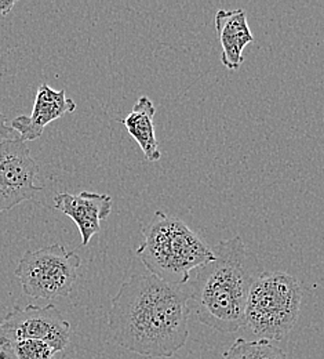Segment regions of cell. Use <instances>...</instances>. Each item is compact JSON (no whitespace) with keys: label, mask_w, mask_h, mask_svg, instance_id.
Wrapping results in <instances>:
<instances>
[{"label":"cell","mask_w":324,"mask_h":359,"mask_svg":"<svg viewBox=\"0 0 324 359\" xmlns=\"http://www.w3.org/2000/svg\"><path fill=\"white\" fill-rule=\"evenodd\" d=\"M189 296L185 286L153 275L123 282L111 303L108 332L112 341L148 358H171L189 337Z\"/></svg>","instance_id":"1"},{"label":"cell","mask_w":324,"mask_h":359,"mask_svg":"<svg viewBox=\"0 0 324 359\" xmlns=\"http://www.w3.org/2000/svg\"><path fill=\"white\" fill-rule=\"evenodd\" d=\"M213 252L214 259L185 285L189 307L203 325L234 333L244 327L250 289L264 271L240 236L221 241Z\"/></svg>","instance_id":"2"},{"label":"cell","mask_w":324,"mask_h":359,"mask_svg":"<svg viewBox=\"0 0 324 359\" xmlns=\"http://www.w3.org/2000/svg\"><path fill=\"white\" fill-rule=\"evenodd\" d=\"M143 242L136 255L150 275L176 286H185L190 272L214 259L213 249L188 225L157 210L142 229Z\"/></svg>","instance_id":"3"},{"label":"cell","mask_w":324,"mask_h":359,"mask_svg":"<svg viewBox=\"0 0 324 359\" xmlns=\"http://www.w3.org/2000/svg\"><path fill=\"white\" fill-rule=\"evenodd\" d=\"M302 287L291 275L262 272L253 283L244 314V327L258 340H283L301 313Z\"/></svg>","instance_id":"4"},{"label":"cell","mask_w":324,"mask_h":359,"mask_svg":"<svg viewBox=\"0 0 324 359\" xmlns=\"http://www.w3.org/2000/svg\"><path fill=\"white\" fill-rule=\"evenodd\" d=\"M80 256L54 243L38 250H28L21 257L15 276L22 292L34 299H59L71 294L80 267Z\"/></svg>","instance_id":"5"},{"label":"cell","mask_w":324,"mask_h":359,"mask_svg":"<svg viewBox=\"0 0 324 359\" xmlns=\"http://www.w3.org/2000/svg\"><path fill=\"white\" fill-rule=\"evenodd\" d=\"M71 333V323L52 304L14 307L0 320V341L39 340L57 353L69 346Z\"/></svg>","instance_id":"6"},{"label":"cell","mask_w":324,"mask_h":359,"mask_svg":"<svg viewBox=\"0 0 324 359\" xmlns=\"http://www.w3.org/2000/svg\"><path fill=\"white\" fill-rule=\"evenodd\" d=\"M39 166L27 141L18 138L0 141V212L32 199L43 191L35 182Z\"/></svg>","instance_id":"7"},{"label":"cell","mask_w":324,"mask_h":359,"mask_svg":"<svg viewBox=\"0 0 324 359\" xmlns=\"http://www.w3.org/2000/svg\"><path fill=\"white\" fill-rule=\"evenodd\" d=\"M54 208L72 219L80 232L82 245L87 246L94 235L101 231V222L111 215L112 198L89 191L78 195L62 192L55 195Z\"/></svg>","instance_id":"8"},{"label":"cell","mask_w":324,"mask_h":359,"mask_svg":"<svg viewBox=\"0 0 324 359\" xmlns=\"http://www.w3.org/2000/svg\"><path fill=\"white\" fill-rule=\"evenodd\" d=\"M75 109L76 102L66 97L65 90H54L47 83H42L36 91L32 115L17 116L11 121V129L20 135L21 140L35 141L42 137L47 125L75 112Z\"/></svg>","instance_id":"9"},{"label":"cell","mask_w":324,"mask_h":359,"mask_svg":"<svg viewBox=\"0 0 324 359\" xmlns=\"http://www.w3.org/2000/svg\"><path fill=\"white\" fill-rule=\"evenodd\" d=\"M214 25L221 45L223 65L230 71H237L244 61L243 50L255 41L247 22L246 10H218Z\"/></svg>","instance_id":"10"},{"label":"cell","mask_w":324,"mask_h":359,"mask_svg":"<svg viewBox=\"0 0 324 359\" xmlns=\"http://www.w3.org/2000/svg\"><path fill=\"white\" fill-rule=\"evenodd\" d=\"M155 114L156 108L150 98L146 95H141L134 104L133 111L122 121L129 135L136 140L146 161L149 162H157L162 158L153 125Z\"/></svg>","instance_id":"11"},{"label":"cell","mask_w":324,"mask_h":359,"mask_svg":"<svg viewBox=\"0 0 324 359\" xmlns=\"http://www.w3.org/2000/svg\"><path fill=\"white\" fill-rule=\"evenodd\" d=\"M223 359H287L283 350L268 340L236 339Z\"/></svg>","instance_id":"12"},{"label":"cell","mask_w":324,"mask_h":359,"mask_svg":"<svg viewBox=\"0 0 324 359\" xmlns=\"http://www.w3.org/2000/svg\"><path fill=\"white\" fill-rule=\"evenodd\" d=\"M57 351L39 340L0 341V359H55Z\"/></svg>","instance_id":"13"},{"label":"cell","mask_w":324,"mask_h":359,"mask_svg":"<svg viewBox=\"0 0 324 359\" xmlns=\"http://www.w3.org/2000/svg\"><path fill=\"white\" fill-rule=\"evenodd\" d=\"M7 122H8V118L0 111V141L18 138V137H15V133L11 129V126L7 125Z\"/></svg>","instance_id":"14"},{"label":"cell","mask_w":324,"mask_h":359,"mask_svg":"<svg viewBox=\"0 0 324 359\" xmlns=\"http://www.w3.org/2000/svg\"><path fill=\"white\" fill-rule=\"evenodd\" d=\"M14 6L15 0H0V15H7Z\"/></svg>","instance_id":"15"}]
</instances>
